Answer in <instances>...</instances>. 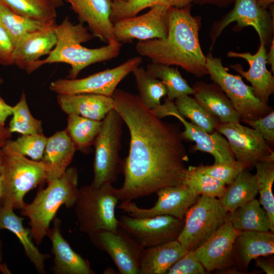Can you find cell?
<instances>
[{
    "label": "cell",
    "mask_w": 274,
    "mask_h": 274,
    "mask_svg": "<svg viewBox=\"0 0 274 274\" xmlns=\"http://www.w3.org/2000/svg\"><path fill=\"white\" fill-rule=\"evenodd\" d=\"M29 33L15 46L14 64L28 74L35 62L48 55L54 48L57 38L55 26Z\"/></svg>",
    "instance_id": "obj_23"
},
{
    "label": "cell",
    "mask_w": 274,
    "mask_h": 274,
    "mask_svg": "<svg viewBox=\"0 0 274 274\" xmlns=\"http://www.w3.org/2000/svg\"><path fill=\"white\" fill-rule=\"evenodd\" d=\"M266 52L265 44L260 43L258 51L254 54L229 51L227 56L241 58L248 62L250 67L247 71L239 64H232L230 67L251 83L256 97L264 104L268 105L269 97L274 92V77L271 72L266 68Z\"/></svg>",
    "instance_id": "obj_19"
},
{
    "label": "cell",
    "mask_w": 274,
    "mask_h": 274,
    "mask_svg": "<svg viewBox=\"0 0 274 274\" xmlns=\"http://www.w3.org/2000/svg\"><path fill=\"white\" fill-rule=\"evenodd\" d=\"M229 213L218 198L201 195L187 211L177 241L187 251L194 250L227 220Z\"/></svg>",
    "instance_id": "obj_9"
},
{
    "label": "cell",
    "mask_w": 274,
    "mask_h": 274,
    "mask_svg": "<svg viewBox=\"0 0 274 274\" xmlns=\"http://www.w3.org/2000/svg\"><path fill=\"white\" fill-rule=\"evenodd\" d=\"M168 7L156 6L146 13L121 19L114 24L115 37L121 43L163 39L168 33Z\"/></svg>",
    "instance_id": "obj_17"
},
{
    "label": "cell",
    "mask_w": 274,
    "mask_h": 274,
    "mask_svg": "<svg viewBox=\"0 0 274 274\" xmlns=\"http://www.w3.org/2000/svg\"><path fill=\"white\" fill-rule=\"evenodd\" d=\"M102 121L93 144L94 177L91 185L96 187L106 183L116 182L122 167L119 152L124 121L119 113L113 109Z\"/></svg>",
    "instance_id": "obj_7"
},
{
    "label": "cell",
    "mask_w": 274,
    "mask_h": 274,
    "mask_svg": "<svg viewBox=\"0 0 274 274\" xmlns=\"http://www.w3.org/2000/svg\"><path fill=\"white\" fill-rule=\"evenodd\" d=\"M56 8L60 7L63 5L64 0H48Z\"/></svg>",
    "instance_id": "obj_53"
},
{
    "label": "cell",
    "mask_w": 274,
    "mask_h": 274,
    "mask_svg": "<svg viewBox=\"0 0 274 274\" xmlns=\"http://www.w3.org/2000/svg\"><path fill=\"white\" fill-rule=\"evenodd\" d=\"M61 221L55 217L47 235L52 244L54 255L52 270L55 274H95L89 262L75 252L61 234Z\"/></svg>",
    "instance_id": "obj_21"
},
{
    "label": "cell",
    "mask_w": 274,
    "mask_h": 274,
    "mask_svg": "<svg viewBox=\"0 0 274 274\" xmlns=\"http://www.w3.org/2000/svg\"><path fill=\"white\" fill-rule=\"evenodd\" d=\"M191 6L169 7L166 37L139 41L135 49L152 62L180 66L196 77H202L208 73L199 40L200 19L192 16Z\"/></svg>",
    "instance_id": "obj_2"
},
{
    "label": "cell",
    "mask_w": 274,
    "mask_h": 274,
    "mask_svg": "<svg viewBox=\"0 0 274 274\" xmlns=\"http://www.w3.org/2000/svg\"><path fill=\"white\" fill-rule=\"evenodd\" d=\"M3 261V244L2 241L0 237V269L3 272H7V268L6 267V266H4L2 264Z\"/></svg>",
    "instance_id": "obj_52"
},
{
    "label": "cell",
    "mask_w": 274,
    "mask_h": 274,
    "mask_svg": "<svg viewBox=\"0 0 274 274\" xmlns=\"http://www.w3.org/2000/svg\"><path fill=\"white\" fill-rule=\"evenodd\" d=\"M118 221L119 227L144 249L177 239L184 224V220L168 215L141 218L123 215Z\"/></svg>",
    "instance_id": "obj_13"
},
{
    "label": "cell",
    "mask_w": 274,
    "mask_h": 274,
    "mask_svg": "<svg viewBox=\"0 0 274 274\" xmlns=\"http://www.w3.org/2000/svg\"><path fill=\"white\" fill-rule=\"evenodd\" d=\"M151 110L160 119L167 116L177 118L184 126V131L181 132L183 139L195 143L194 151L204 152L212 155L215 163L235 159L227 140L222 134L216 130L212 133L207 132L187 121L180 113L174 101L167 97L162 104Z\"/></svg>",
    "instance_id": "obj_14"
},
{
    "label": "cell",
    "mask_w": 274,
    "mask_h": 274,
    "mask_svg": "<svg viewBox=\"0 0 274 274\" xmlns=\"http://www.w3.org/2000/svg\"><path fill=\"white\" fill-rule=\"evenodd\" d=\"M76 151L65 129L47 138L41 160L45 168L47 182L59 178L64 174Z\"/></svg>",
    "instance_id": "obj_25"
},
{
    "label": "cell",
    "mask_w": 274,
    "mask_h": 274,
    "mask_svg": "<svg viewBox=\"0 0 274 274\" xmlns=\"http://www.w3.org/2000/svg\"><path fill=\"white\" fill-rule=\"evenodd\" d=\"M112 97L130 136L128 155L122 161L119 201L183 184L189 159L179 126L162 121L139 95L116 89Z\"/></svg>",
    "instance_id": "obj_1"
},
{
    "label": "cell",
    "mask_w": 274,
    "mask_h": 274,
    "mask_svg": "<svg viewBox=\"0 0 274 274\" xmlns=\"http://www.w3.org/2000/svg\"><path fill=\"white\" fill-rule=\"evenodd\" d=\"M2 163H3V157H2V154L1 149H0V173L1 171Z\"/></svg>",
    "instance_id": "obj_54"
},
{
    "label": "cell",
    "mask_w": 274,
    "mask_h": 274,
    "mask_svg": "<svg viewBox=\"0 0 274 274\" xmlns=\"http://www.w3.org/2000/svg\"><path fill=\"white\" fill-rule=\"evenodd\" d=\"M12 115L8 127L12 133L30 134L43 133L42 121L35 118L31 114L24 92L22 93L19 101L13 107Z\"/></svg>",
    "instance_id": "obj_40"
},
{
    "label": "cell",
    "mask_w": 274,
    "mask_h": 274,
    "mask_svg": "<svg viewBox=\"0 0 274 274\" xmlns=\"http://www.w3.org/2000/svg\"><path fill=\"white\" fill-rule=\"evenodd\" d=\"M146 71L153 77L160 80L167 90V97L174 101L176 98L193 95V90L182 77L177 67L161 63L152 62Z\"/></svg>",
    "instance_id": "obj_33"
},
{
    "label": "cell",
    "mask_w": 274,
    "mask_h": 274,
    "mask_svg": "<svg viewBox=\"0 0 274 274\" xmlns=\"http://www.w3.org/2000/svg\"><path fill=\"white\" fill-rule=\"evenodd\" d=\"M12 133L9 131L8 127L0 126V149L5 145L6 142L10 139Z\"/></svg>",
    "instance_id": "obj_49"
},
{
    "label": "cell",
    "mask_w": 274,
    "mask_h": 274,
    "mask_svg": "<svg viewBox=\"0 0 274 274\" xmlns=\"http://www.w3.org/2000/svg\"><path fill=\"white\" fill-rule=\"evenodd\" d=\"M257 3L261 7L265 9H268L270 6L273 5L274 0H256Z\"/></svg>",
    "instance_id": "obj_51"
},
{
    "label": "cell",
    "mask_w": 274,
    "mask_h": 274,
    "mask_svg": "<svg viewBox=\"0 0 274 274\" xmlns=\"http://www.w3.org/2000/svg\"><path fill=\"white\" fill-rule=\"evenodd\" d=\"M4 82V79L3 78H2V77L0 75V84H3Z\"/></svg>",
    "instance_id": "obj_56"
},
{
    "label": "cell",
    "mask_w": 274,
    "mask_h": 274,
    "mask_svg": "<svg viewBox=\"0 0 274 274\" xmlns=\"http://www.w3.org/2000/svg\"><path fill=\"white\" fill-rule=\"evenodd\" d=\"M158 199L149 209L139 208L132 201L121 202L118 208L135 218H151L168 215L184 220L188 210L197 200V195L189 186L182 184L162 188L156 192Z\"/></svg>",
    "instance_id": "obj_15"
},
{
    "label": "cell",
    "mask_w": 274,
    "mask_h": 274,
    "mask_svg": "<svg viewBox=\"0 0 274 274\" xmlns=\"http://www.w3.org/2000/svg\"><path fill=\"white\" fill-rule=\"evenodd\" d=\"M2 185L1 178L0 176V200L2 197Z\"/></svg>",
    "instance_id": "obj_55"
},
{
    "label": "cell",
    "mask_w": 274,
    "mask_h": 274,
    "mask_svg": "<svg viewBox=\"0 0 274 274\" xmlns=\"http://www.w3.org/2000/svg\"><path fill=\"white\" fill-rule=\"evenodd\" d=\"M238 232L227 220L202 245L191 251L192 254L208 271L226 269L234 264L233 246Z\"/></svg>",
    "instance_id": "obj_18"
},
{
    "label": "cell",
    "mask_w": 274,
    "mask_h": 274,
    "mask_svg": "<svg viewBox=\"0 0 274 274\" xmlns=\"http://www.w3.org/2000/svg\"><path fill=\"white\" fill-rule=\"evenodd\" d=\"M78 183L77 168H67L61 177L47 182L46 188L40 189L30 203L25 204L21 215L29 219L28 224L36 244L43 242L51 221L62 205L74 207L79 191Z\"/></svg>",
    "instance_id": "obj_4"
},
{
    "label": "cell",
    "mask_w": 274,
    "mask_h": 274,
    "mask_svg": "<svg viewBox=\"0 0 274 274\" xmlns=\"http://www.w3.org/2000/svg\"><path fill=\"white\" fill-rule=\"evenodd\" d=\"M274 253L273 232L238 231L233 250L234 263L247 270L252 260Z\"/></svg>",
    "instance_id": "obj_22"
},
{
    "label": "cell",
    "mask_w": 274,
    "mask_h": 274,
    "mask_svg": "<svg viewBox=\"0 0 274 274\" xmlns=\"http://www.w3.org/2000/svg\"><path fill=\"white\" fill-rule=\"evenodd\" d=\"M206 269L201 263L188 251L177 261L167 271L166 274H203Z\"/></svg>",
    "instance_id": "obj_43"
},
{
    "label": "cell",
    "mask_w": 274,
    "mask_h": 274,
    "mask_svg": "<svg viewBox=\"0 0 274 274\" xmlns=\"http://www.w3.org/2000/svg\"><path fill=\"white\" fill-rule=\"evenodd\" d=\"M206 58L210 79L228 97L241 121L257 119L273 110L255 96L252 87L245 84L239 75L229 73L228 68L223 66L221 58L214 57L211 52Z\"/></svg>",
    "instance_id": "obj_8"
},
{
    "label": "cell",
    "mask_w": 274,
    "mask_h": 274,
    "mask_svg": "<svg viewBox=\"0 0 274 274\" xmlns=\"http://www.w3.org/2000/svg\"><path fill=\"white\" fill-rule=\"evenodd\" d=\"M234 3L233 9L212 25L210 31V49L224 29L233 22L237 23L234 31L252 26L256 31L260 43L269 46L274 39L273 13L260 6L256 0H235Z\"/></svg>",
    "instance_id": "obj_10"
},
{
    "label": "cell",
    "mask_w": 274,
    "mask_h": 274,
    "mask_svg": "<svg viewBox=\"0 0 274 274\" xmlns=\"http://www.w3.org/2000/svg\"><path fill=\"white\" fill-rule=\"evenodd\" d=\"M55 31L57 42L54 48L46 58L35 62L28 74L46 64L64 63L71 66L67 78L76 79L88 66L116 57L122 46V43L116 39H112L106 45L97 48L82 46V43L92 40L94 36L83 23L74 24L68 17L60 24H56Z\"/></svg>",
    "instance_id": "obj_3"
},
{
    "label": "cell",
    "mask_w": 274,
    "mask_h": 274,
    "mask_svg": "<svg viewBox=\"0 0 274 274\" xmlns=\"http://www.w3.org/2000/svg\"><path fill=\"white\" fill-rule=\"evenodd\" d=\"M142 62L141 57H134L114 68L85 78L58 79L51 82L49 88L57 94L91 93L112 97L120 82Z\"/></svg>",
    "instance_id": "obj_11"
},
{
    "label": "cell",
    "mask_w": 274,
    "mask_h": 274,
    "mask_svg": "<svg viewBox=\"0 0 274 274\" xmlns=\"http://www.w3.org/2000/svg\"><path fill=\"white\" fill-rule=\"evenodd\" d=\"M47 138L42 133L22 134L15 140L7 141L9 144L20 154L35 161L42 159Z\"/></svg>",
    "instance_id": "obj_41"
},
{
    "label": "cell",
    "mask_w": 274,
    "mask_h": 274,
    "mask_svg": "<svg viewBox=\"0 0 274 274\" xmlns=\"http://www.w3.org/2000/svg\"><path fill=\"white\" fill-rule=\"evenodd\" d=\"M57 101L67 115L75 114L97 121H102L115 109L112 97L95 94H57Z\"/></svg>",
    "instance_id": "obj_24"
},
{
    "label": "cell",
    "mask_w": 274,
    "mask_h": 274,
    "mask_svg": "<svg viewBox=\"0 0 274 274\" xmlns=\"http://www.w3.org/2000/svg\"><path fill=\"white\" fill-rule=\"evenodd\" d=\"M255 260L256 267L262 269L266 274L274 273L273 261L265 259L263 256L258 257Z\"/></svg>",
    "instance_id": "obj_46"
},
{
    "label": "cell",
    "mask_w": 274,
    "mask_h": 274,
    "mask_svg": "<svg viewBox=\"0 0 274 274\" xmlns=\"http://www.w3.org/2000/svg\"><path fill=\"white\" fill-rule=\"evenodd\" d=\"M259 132L270 145L274 144V111L273 110L263 117L255 120L241 121Z\"/></svg>",
    "instance_id": "obj_44"
},
{
    "label": "cell",
    "mask_w": 274,
    "mask_h": 274,
    "mask_svg": "<svg viewBox=\"0 0 274 274\" xmlns=\"http://www.w3.org/2000/svg\"><path fill=\"white\" fill-rule=\"evenodd\" d=\"M13 107L7 104L0 96V126H5L8 118L12 115Z\"/></svg>",
    "instance_id": "obj_47"
},
{
    "label": "cell",
    "mask_w": 274,
    "mask_h": 274,
    "mask_svg": "<svg viewBox=\"0 0 274 274\" xmlns=\"http://www.w3.org/2000/svg\"><path fill=\"white\" fill-rule=\"evenodd\" d=\"M13 12L24 17L56 24V8L48 0H0Z\"/></svg>",
    "instance_id": "obj_34"
},
{
    "label": "cell",
    "mask_w": 274,
    "mask_h": 274,
    "mask_svg": "<svg viewBox=\"0 0 274 274\" xmlns=\"http://www.w3.org/2000/svg\"><path fill=\"white\" fill-rule=\"evenodd\" d=\"M197 167L202 172L227 185L230 184L244 169L235 159Z\"/></svg>",
    "instance_id": "obj_42"
},
{
    "label": "cell",
    "mask_w": 274,
    "mask_h": 274,
    "mask_svg": "<svg viewBox=\"0 0 274 274\" xmlns=\"http://www.w3.org/2000/svg\"><path fill=\"white\" fill-rule=\"evenodd\" d=\"M216 130L227 139L235 160L248 169L263 161H274L270 145L256 130L240 122H219Z\"/></svg>",
    "instance_id": "obj_12"
},
{
    "label": "cell",
    "mask_w": 274,
    "mask_h": 274,
    "mask_svg": "<svg viewBox=\"0 0 274 274\" xmlns=\"http://www.w3.org/2000/svg\"><path fill=\"white\" fill-rule=\"evenodd\" d=\"M183 184L190 187L198 195L219 198L224 193L226 184L200 171L197 166L186 168Z\"/></svg>",
    "instance_id": "obj_39"
},
{
    "label": "cell",
    "mask_w": 274,
    "mask_h": 274,
    "mask_svg": "<svg viewBox=\"0 0 274 274\" xmlns=\"http://www.w3.org/2000/svg\"><path fill=\"white\" fill-rule=\"evenodd\" d=\"M119 201L118 189L112 183L81 187L74 207L80 230L88 235L104 230L116 231L119 226L115 210Z\"/></svg>",
    "instance_id": "obj_6"
},
{
    "label": "cell",
    "mask_w": 274,
    "mask_h": 274,
    "mask_svg": "<svg viewBox=\"0 0 274 274\" xmlns=\"http://www.w3.org/2000/svg\"><path fill=\"white\" fill-rule=\"evenodd\" d=\"M0 24L8 33L15 47L28 34L56 24L31 19L18 15L0 2Z\"/></svg>",
    "instance_id": "obj_31"
},
{
    "label": "cell",
    "mask_w": 274,
    "mask_h": 274,
    "mask_svg": "<svg viewBox=\"0 0 274 274\" xmlns=\"http://www.w3.org/2000/svg\"><path fill=\"white\" fill-rule=\"evenodd\" d=\"M77 15L79 22L87 24L94 37L108 43L116 39L110 19L112 0H64Z\"/></svg>",
    "instance_id": "obj_20"
},
{
    "label": "cell",
    "mask_w": 274,
    "mask_h": 274,
    "mask_svg": "<svg viewBox=\"0 0 274 274\" xmlns=\"http://www.w3.org/2000/svg\"><path fill=\"white\" fill-rule=\"evenodd\" d=\"M15 46L8 33L0 24V64H14Z\"/></svg>",
    "instance_id": "obj_45"
},
{
    "label": "cell",
    "mask_w": 274,
    "mask_h": 274,
    "mask_svg": "<svg viewBox=\"0 0 274 274\" xmlns=\"http://www.w3.org/2000/svg\"><path fill=\"white\" fill-rule=\"evenodd\" d=\"M258 193L255 175L244 168L218 199L225 210L231 213L255 199Z\"/></svg>",
    "instance_id": "obj_29"
},
{
    "label": "cell",
    "mask_w": 274,
    "mask_h": 274,
    "mask_svg": "<svg viewBox=\"0 0 274 274\" xmlns=\"http://www.w3.org/2000/svg\"><path fill=\"white\" fill-rule=\"evenodd\" d=\"M92 243L106 252L121 274H139L143 248L125 231L100 230L90 234Z\"/></svg>",
    "instance_id": "obj_16"
},
{
    "label": "cell",
    "mask_w": 274,
    "mask_h": 274,
    "mask_svg": "<svg viewBox=\"0 0 274 274\" xmlns=\"http://www.w3.org/2000/svg\"><path fill=\"white\" fill-rule=\"evenodd\" d=\"M235 0H194V4L199 5L212 4L220 7H228Z\"/></svg>",
    "instance_id": "obj_48"
},
{
    "label": "cell",
    "mask_w": 274,
    "mask_h": 274,
    "mask_svg": "<svg viewBox=\"0 0 274 274\" xmlns=\"http://www.w3.org/2000/svg\"><path fill=\"white\" fill-rule=\"evenodd\" d=\"M175 100L174 103L180 113L191 123L209 133L216 130L219 120L194 97L185 95Z\"/></svg>",
    "instance_id": "obj_38"
},
{
    "label": "cell",
    "mask_w": 274,
    "mask_h": 274,
    "mask_svg": "<svg viewBox=\"0 0 274 274\" xmlns=\"http://www.w3.org/2000/svg\"><path fill=\"white\" fill-rule=\"evenodd\" d=\"M227 220L238 231L265 232L271 229L268 214L255 198L229 213Z\"/></svg>",
    "instance_id": "obj_30"
},
{
    "label": "cell",
    "mask_w": 274,
    "mask_h": 274,
    "mask_svg": "<svg viewBox=\"0 0 274 274\" xmlns=\"http://www.w3.org/2000/svg\"><path fill=\"white\" fill-rule=\"evenodd\" d=\"M3 163L0 173L2 195L0 203L22 210L25 195L47 181L41 161L29 159L15 151L7 141L1 149Z\"/></svg>",
    "instance_id": "obj_5"
},
{
    "label": "cell",
    "mask_w": 274,
    "mask_h": 274,
    "mask_svg": "<svg viewBox=\"0 0 274 274\" xmlns=\"http://www.w3.org/2000/svg\"><path fill=\"white\" fill-rule=\"evenodd\" d=\"M192 88L194 98L219 122H241L230 100L217 84L199 81Z\"/></svg>",
    "instance_id": "obj_26"
},
{
    "label": "cell",
    "mask_w": 274,
    "mask_h": 274,
    "mask_svg": "<svg viewBox=\"0 0 274 274\" xmlns=\"http://www.w3.org/2000/svg\"><path fill=\"white\" fill-rule=\"evenodd\" d=\"M255 167L256 184L260 194L259 202L269 218L271 229L274 231V196L272 191L274 182V161H259Z\"/></svg>",
    "instance_id": "obj_36"
},
{
    "label": "cell",
    "mask_w": 274,
    "mask_h": 274,
    "mask_svg": "<svg viewBox=\"0 0 274 274\" xmlns=\"http://www.w3.org/2000/svg\"><path fill=\"white\" fill-rule=\"evenodd\" d=\"M102 121L75 114L68 115L65 130L77 150L84 153L88 152L99 132Z\"/></svg>",
    "instance_id": "obj_32"
},
{
    "label": "cell",
    "mask_w": 274,
    "mask_h": 274,
    "mask_svg": "<svg viewBox=\"0 0 274 274\" xmlns=\"http://www.w3.org/2000/svg\"><path fill=\"white\" fill-rule=\"evenodd\" d=\"M127 0H112L113 2H123L126 1Z\"/></svg>",
    "instance_id": "obj_57"
},
{
    "label": "cell",
    "mask_w": 274,
    "mask_h": 274,
    "mask_svg": "<svg viewBox=\"0 0 274 274\" xmlns=\"http://www.w3.org/2000/svg\"><path fill=\"white\" fill-rule=\"evenodd\" d=\"M14 210L11 206L0 203V230L5 229L13 233L38 272L45 273V260L49 255L40 252L35 245L31 229L23 226L24 218L17 216Z\"/></svg>",
    "instance_id": "obj_28"
},
{
    "label": "cell",
    "mask_w": 274,
    "mask_h": 274,
    "mask_svg": "<svg viewBox=\"0 0 274 274\" xmlns=\"http://www.w3.org/2000/svg\"><path fill=\"white\" fill-rule=\"evenodd\" d=\"M194 0H127L112 2L110 19L114 24L118 21L137 15L143 10L156 6L178 8L192 5Z\"/></svg>",
    "instance_id": "obj_35"
},
{
    "label": "cell",
    "mask_w": 274,
    "mask_h": 274,
    "mask_svg": "<svg viewBox=\"0 0 274 274\" xmlns=\"http://www.w3.org/2000/svg\"><path fill=\"white\" fill-rule=\"evenodd\" d=\"M188 251L177 239L143 249L139 274H165Z\"/></svg>",
    "instance_id": "obj_27"
},
{
    "label": "cell",
    "mask_w": 274,
    "mask_h": 274,
    "mask_svg": "<svg viewBox=\"0 0 274 274\" xmlns=\"http://www.w3.org/2000/svg\"><path fill=\"white\" fill-rule=\"evenodd\" d=\"M132 73L143 104L150 110L159 106L161 98L167 95V90L161 81L152 76L143 67L139 66Z\"/></svg>",
    "instance_id": "obj_37"
},
{
    "label": "cell",
    "mask_w": 274,
    "mask_h": 274,
    "mask_svg": "<svg viewBox=\"0 0 274 274\" xmlns=\"http://www.w3.org/2000/svg\"><path fill=\"white\" fill-rule=\"evenodd\" d=\"M270 48L268 52H266V64L271 66V70L272 73L274 72V39L272 40L270 45Z\"/></svg>",
    "instance_id": "obj_50"
}]
</instances>
